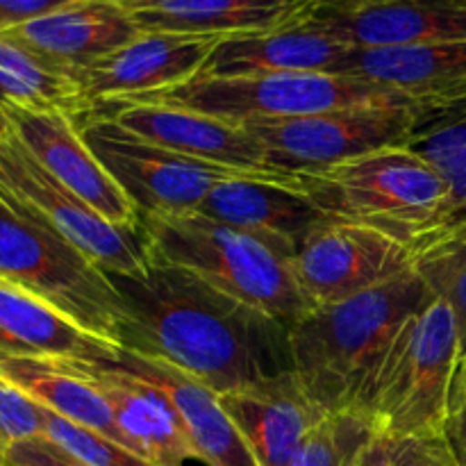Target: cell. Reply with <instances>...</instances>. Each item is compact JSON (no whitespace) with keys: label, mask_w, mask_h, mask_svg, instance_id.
Wrapping results in <instances>:
<instances>
[{"label":"cell","mask_w":466,"mask_h":466,"mask_svg":"<svg viewBox=\"0 0 466 466\" xmlns=\"http://www.w3.org/2000/svg\"><path fill=\"white\" fill-rule=\"evenodd\" d=\"M121 346L91 335L30 291L0 278V353L14 358L112 362Z\"/></svg>","instance_id":"7402d4cb"},{"label":"cell","mask_w":466,"mask_h":466,"mask_svg":"<svg viewBox=\"0 0 466 466\" xmlns=\"http://www.w3.org/2000/svg\"><path fill=\"white\" fill-rule=\"evenodd\" d=\"M73 118L96 157L112 173L116 185L126 191L141 214L194 212L203 205L214 187L237 177H264V180L299 187L303 191V176L296 173L276 171V168L244 171V168L187 157L153 141L141 139L112 118L100 116L89 109Z\"/></svg>","instance_id":"ba28073f"},{"label":"cell","mask_w":466,"mask_h":466,"mask_svg":"<svg viewBox=\"0 0 466 466\" xmlns=\"http://www.w3.org/2000/svg\"><path fill=\"white\" fill-rule=\"evenodd\" d=\"M85 364L73 360L14 358L0 353V378L18 387L41 408L126 446L112 408L86 376Z\"/></svg>","instance_id":"d4e9b609"},{"label":"cell","mask_w":466,"mask_h":466,"mask_svg":"<svg viewBox=\"0 0 466 466\" xmlns=\"http://www.w3.org/2000/svg\"><path fill=\"white\" fill-rule=\"evenodd\" d=\"M308 18L350 48L466 41V0H394L349 12L312 9Z\"/></svg>","instance_id":"ac0fdd59"},{"label":"cell","mask_w":466,"mask_h":466,"mask_svg":"<svg viewBox=\"0 0 466 466\" xmlns=\"http://www.w3.org/2000/svg\"><path fill=\"white\" fill-rule=\"evenodd\" d=\"M312 9H332V12H349V9L371 7V5L394 3V0H308Z\"/></svg>","instance_id":"74e56055"},{"label":"cell","mask_w":466,"mask_h":466,"mask_svg":"<svg viewBox=\"0 0 466 466\" xmlns=\"http://www.w3.org/2000/svg\"><path fill=\"white\" fill-rule=\"evenodd\" d=\"M139 32L132 12L114 0H73L5 35H12L76 76L105 55L130 44Z\"/></svg>","instance_id":"44dd1931"},{"label":"cell","mask_w":466,"mask_h":466,"mask_svg":"<svg viewBox=\"0 0 466 466\" xmlns=\"http://www.w3.org/2000/svg\"><path fill=\"white\" fill-rule=\"evenodd\" d=\"M432 299L410 268L353 299L314 308L289 326L291 371L321 410H355L385 346Z\"/></svg>","instance_id":"7a4b0ae2"},{"label":"cell","mask_w":466,"mask_h":466,"mask_svg":"<svg viewBox=\"0 0 466 466\" xmlns=\"http://www.w3.org/2000/svg\"><path fill=\"white\" fill-rule=\"evenodd\" d=\"M350 46L314 25L308 16L267 32L223 36L209 53L208 77L268 76V73H337Z\"/></svg>","instance_id":"d6986e66"},{"label":"cell","mask_w":466,"mask_h":466,"mask_svg":"<svg viewBox=\"0 0 466 466\" xmlns=\"http://www.w3.org/2000/svg\"><path fill=\"white\" fill-rule=\"evenodd\" d=\"M139 235L148 262L185 268L214 289L285 326L314 309L291 259L248 232L205 217L198 209L141 214Z\"/></svg>","instance_id":"3957f363"},{"label":"cell","mask_w":466,"mask_h":466,"mask_svg":"<svg viewBox=\"0 0 466 466\" xmlns=\"http://www.w3.org/2000/svg\"><path fill=\"white\" fill-rule=\"evenodd\" d=\"M132 103L189 109L223 121L255 126L285 121L350 105L414 103L405 94L349 73H268V76L208 77L196 76L185 85L130 96ZM105 103V100H103Z\"/></svg>","instance_id":"8992f818"},{"label":"cell","mask_w":466,"mask_h":466,"mask_svg":"<svg viewBox=\"0 0 466 466\" xmlns=\"http://www.w3.org/2000/svg\"><path fill=\"white\" fill-rule=\"evenodd\" d=\"M73 0H0V35L27 25Z\"/></svg>","instance_id":"d6a6232c"},{"label":"cell","mask_w":466,"mask_h":466,"mask_svg":"<svg viewBox=\"0 0 466 466\" xmlns=\"http://www.w3.org/2000/svg\"><path fill=\"white\" fill-rule=\"evenodd\" d=\"M0 105L71 116L91 109L82 85L71 71L5 32L0 35Z\"/></svg>","instance_id":"484cf974"},{"label":"cell","mask_w":466,"mask_h":466,"mask_svg":"<svg viewBox=\"0 0 466 466\" xmlns=\"http://www.w3.org/2000/svg\"><path fill=\"white\" fill-rule=\"evenodd\" d=\"M303 176V191L330 218L364 223L414 246L458 218L440 168L408 144Z\"/></svg>","instance_id":"5b68a950"},{"label":"cell","mask_w":466,"mask_h":466,"mask_svg":"<svg viewBox=\"0 0 466 466\" xmlns=\"http://www.w3.org/2000/svg\"><path fill=\"white\" fill-rule=\"evenodd\" d=\"M0 196L55 235L71 241L103 271L130 278H141L148 271L139 230L116 228L100 217L57 177L50 176L3 123Z\"/></svg>","instance_id":"9c48e42d"},{"label":"cell","mask_w":466,"mask_h":466,"mask_svg":"<svg viewBox=\"0 0 466 466\" xmlns=\"http://www.w3.org/2000/svg\"><path fill=\"white\" fill-rule=\"evenodd\" d=\"M399 464L400 466H432L428 451L421 441H399Z\"/></svg>","instance_id":"8d00e7d4"},{"label":"cell","mask_w":466,"mask_h":466,"mask_svg":"<svg viewBox=\"0 0 466 466\" xmlns=\"http://www.w3.org/2000/svg\"><path fill=\"white\" fill-rule=\"evenodd\" d=\"M114 3H118V5H121V7H126L127 12H135V9L146 7V5L157 3V0H114Z\"/></svg>","instance_id":"f35d334b"},{"label":"cell","mask_w":466,"mask_h":466,"mask_svg":"<svg viewBox=\"0 0 466 466\" xmlns=\"http://www.w3.org/2000/svg\"><path fill=\"white\" fill-rule=\"evenodd\" d=\"M85 369L112 408L127 449L153 466H187L196 460L185 426L162 391L112 364H85Z\"/></svg>","instance_id":"ffe728a7"},{"label":"cell","mask_w":466,"mask_h":466,"mask_svg":"<svg viewBox=\"0 0 466 466\" xmlns=\"http://www.w3.org/2000/svg\"><path fill=\"white\" fill-rule=\"evenodd\" d=\"M44 432L41 405L35 403L18 387L0 378V444L5 449L35 440Z\"/></svg>","instance_id":"4dcf8cb0"},{"label":"cell","mask_w":466,"mask_h":466,"mask_svg":"<svg viewBox=\"0 0 466 466\" xmlns=\"http://www.w3.org/2000/svg\"><path fill=\"white\" fill-rule=\"evenodd\" d=\"M121 299V349L157 358L221 394L291 371L289 326L171 264L107 273Z\"/></svg>","instance_id":"6da1fadb"},{"label":"cell","mask_w":466,"mask_h":466,"mask_svg":"<svg viewBox=\"0 0 466 466\" xmlns=\"http://www.w3.org/2000/svg\"><path fill=\"white\" fill-rule=\"evenodd\" d=\"M0 466H9V462H7V449H5L3 444H0Z\"/></svg>","instance_id":"60d3db41"},{"label":"cell","mask_w":466,"mask_h":466,"mask_svg":"<svg viewBox=\"0 0 466 466\" xmlns=\"http://www.w3.org/2000/svg\"><path fill=\"white\" fill-rule=\"evenodd\" d=\"M376 435L371 419L360 410L328 412L287 466H360Z\"/></svg>","instance_id":"f1b7e54d"},{"label":"cell","mask_w":466,"mask_h":466,"mask_svg":"<svg viewBox=\"0 0 466 466\" xmlns=\"http://www.w3.org/2000/svg\"><path fill=\"white\" fill-rule=\"evenodd\" d=\"M337 73L367 77L414 103L466 94V41L396 48H353Z\"/></svg>","instance_id":"603a6c76"},{"label":"cell","mask_w":466,"mask_h":466,"mask_svg":"<svg viewBox=\"0 0 466 466\" xmlns=\"http://www.w3.org/2000/svg\"><path fill=\"white\" fill-rule=\"evenodd\" d=\"M0 123L50 176L100 217L116 228L139 230L141 212L96 157L71 114L0 105Z\"/></svg>","instance_id":"7c38bea8"},{"label":"cell","mask_w":466,"mask_h":466,"mask_svg":"<svg viewBox=\"0 0 466 466\" xmlns=\"http://www.w3.org/2000/svg\"><path fill=\"white\" fill-rule=\"evenodd\" d=\"M414 268V248L364 223L330 218L294 258V271L314 308L353 299Z\"/></svg>","instance_id":"8fae6325"},{"label":"cell","mask_w":466,"mask_h":466,"mask_svg":"<svg viewBox=\"0 0 466 466\" xmlns=\"http://www.w3.org/2000/svg\"><path fill=\"white\" fill-rule=\"evenodd\" d=\"M105 364L148 382L167 396L185 426L187 440L198 462L205 466H258L239 431L223 410L218 394L208 385L164 360L146 358L126 349Z\"/></svg>","instance_id":"e0dca14e"},{"label":"cell","mask_w":466,"mask_h":466,"mask_svg":"<svg viewBox=\"0 0 466 466\" xmlns=\"http://www.w3.org/2000/svg\"><path fill=\"white\" fill-rule=\"evenodd\" d=\"M217 36L139 32L130 44L76 73L91 105L164 91L185 85L203 71Z\"/></svg>","instance_id":"5bb4252c"},{"label":"cell","mask_w":466,"mask_h":466,"mask_svg":"<svg viewBox=\"0 0 466 466\" xmlns=\"http://www.w3.org/2000/svg\"><path fill=\"white\" fill-rule=\"evenodd\" d=\"M428 451V458H431L432 466H466V460L460 458L449 444H446L444 437L432 441H421Z\"/></svg>","instance_id":"d590c367"},{"label":"cell","mask_w":466,"mask_h":466,"mask_svg":"<svg viewBox=\"0 0 466 466\" xmlns=\"http://www.w3.org/2000/svg\"><path fill=\"white\" fill-rule=\"evenodd\" d=\"M41 414H44L41 437L53 441L55 446L66 451L68 455H73L86 466H153L144 458H139L135 451L126 449L123 444L100 435V432L77 426V423L68 421V419L59 417L46 408H41Z\"/></svg>","instance_id":"f546056e"},{"label":"cell","mask_w":466,"mask_h":466,"mask_svg":"<svg viewBox=\"0 0 466 466\" xmlns=\"http://www.w3.org/2000/svg\"><path fill=\"white\" fill-rule=\"evenodd\" d=\"M405 144L440 168L455 196L458 217L466 214V94L417 103V121Z\"/></svg>","instance_id":"83f0119b"},{"label":"cell","mask_w":466,"mask_h":466,"mask_svg":"<svg viewBox=\"0 0 466 466\" xmlns=\"http://www.w3.org/2000/svg\"><path fill=\"white\" fill-rule=\"evenodd\" d=\"M458 360L453 312L435 296L391 337L355 410L394 441L440 440L451 419Z\"/></svg>","instance_id":"277c9868"},{"label":"cell","mask_w":466,"mask_h":466,"mask_svg":"<svg viewBox=\"0 0 466 466\" xmlns=\"http://www.w3.org/2000/svg\"><path fill=\"white\" fill-rule=\"evenodd\" d=\"M7 462L9 466H86L46 437H35V440L9 446Z\"/></svg>","instance_id":"1f68e13d"},{"label":"cell","mask_w":466,"mask_h":466,"mask_svg":"<svg viewBox=\"0 0 466 466\" xmlns=\"http://www.w3.org/2000/svg\"><path fill=\"white\" fill-rule=\"evenodd\" d=\"M89 112L112 118L132 135L187 157L244 171H268L267 150L248 126L132 100H105L91 105Z\"/></svg>","instance_id":"4fadbf2b"},{"label":"cell","mask_w":466,"mask_h":466,"mask_svg":"<svg viewBox=\"0 0 466 466\" xmlns=\"http://www.w3.org/2000/svg\"><path fill=\"white\" fill-rule=\"evenodd\" d=\"M360 466H400L399 464V441L385 435H376L369 444L367 453Z\"/></svg>","instance_id":"e575fe53"},{"label":"cell","mask_w":466,"mask_h":466,"mask_svg":"<svg viewBox=\"0 0 466 466\" xmlns=\"http://www.w3.org/2000/svg\"><path fill=\"white\" fill-rule=\"evenodd\" d=\"M312 12L308 0H157L135 9L144 32L235 36L267 32L300 21Z\"/></svg>","instance_id":"cb8c5ba5"},{"label":"cell","mask_w":466,"mask_h":466,"mask_svg":"<svg viewBox=\"0 0 466 466\" xmlns=\"http://www.w3.org/2000/svg\"><path fill=\"white\" fill-rule=\"evenodd\" d=\"M444 437L455 446H464L466 449V382L460 387L458 394L453 396L451 403V419L446 426Z\"/></svg>","instance_id":"836d02e7"},{"label":"cell","mask_w":466,"mask_h":466,"mask_svg":"<svg viewBox=\"0 0 466 466\" xmlns=\"http://www.w3.org/2000/svg\"><path fill=\"white\" fill-rule=\"evenodd\" d=\"M414 268L428 289L444 300L453 312L460 341L455 396L466 382V214L453 218L414 246Z\"/></svg>","instance_id":"4316f807"},{"label":"cell","mask_w":466,"mask_h":466,"mask_svg":"<svg viewBox=\"0 0 466 466\" xmlns=\"http://www.w3.org/2000/svg\"><path fill=\"white\" fill-rule=\"evenodd\" d=\"M444 440H446V437H444ZM446 444H449V446H451V449H453V451H455V453H458V455H460V458H464V460H466V449H464V446H455V444H451V441H449V440H446Z\"/></svg>","instance_id":"ab89813d"},{"label":"cell","mask_w":466,"mask_h":466,"mask_svg":"<svg viewBox=\"0 0 466 466\" xmlns=\"http://www.w3.org/2000/svg\"><path fill=\"white\" fill-rule=\"evenodd\" d=\"M223 410L258 466H287L305 437L326 417L294 371L221 394Z\"/></svg>","instance_id":"2e32d148"},{"label":"cell","mask_w":466,"mask_h":466,"mask_svg":"<svg viewBox=\"0 0 466 466\" xmlns=\"http://www.w3.org/2000/svg\"><path fill=\"white\" fill-rule=\"evenodd\" d=\"M0 278L121 346V299L107 271L0 196Z\"/></svg>","instance_id":"52a82bcc"},{"label":"cell","mask_w":466,"mask_h":466,"mask_svg":"<svg viewBox=\"0 0 466 466\" xmlns=\"http://www.w3.org/2000/svg\"><path fill=\"white\" fill-rule=\"evenodd\" d=\"M414 121L417 103H387L350 105L248 127L267 150L268 168L300 176L405 144Z\"/></svg>","instance_id":"30bf717a"},{"label":"cell","mask_w":466,"mask_h":466,"mask_svg":"<svg viewBox=\"0 0 466 466\" xmlns=\"http://www.w3.org/2000/svg\"><path fill=\"white\" fill-rule=\"evenodd\" d=\"M200 214L228 223L294 262L303 241L330 221L299 187L264 177H237L214 187L198 208Z\"/></svg>","instance_id":"9a60e30c"}]
</instances>
